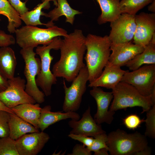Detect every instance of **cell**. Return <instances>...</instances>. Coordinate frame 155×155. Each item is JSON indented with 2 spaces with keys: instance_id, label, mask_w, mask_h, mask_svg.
I'll list each match as a JSON object with an SVG mask.
<instances>
[{
  "instance_id": "cell-8",
  "label": "cell",
  "mask_w": 155,
  "mask_h": 155,
  "mask_svg": "<svg viewBox=\"0 0 155 155\" xmlns=\"http://www.w3.org/2000/svg\"><path fill=\"white\" fill-rule=\"evenodd\" d=\"M88 78L86 65L72 81L70 86H67L64 79L63 84L65 95L62 108L64 112H76L79 109L83 96L86 89Z\"/></svg>"
},
{
  "instance_id": "cell-2",
  "label": "cell",
  "mask_w": 155,
  "mask_h": 155,
  "mask_svg": "<svg viewBox=\"0 0 155 155\" xmlns=\"http://www.w3.org/2000/svg\"><path fill=\"white\" fill-rule=\"evenodd\" d=\"M111 45L108 35L102 37L89 34L86 37V53L84 58L88 72L89 83L99 77L108 62Z\"/></svg>"
},
{
  "instance_id": "cell-20",
  "label": "cell",
  "mask_w": 155,
  "mask_h": 155,
  "mask_svg": "<svg viewBox=\"0 0 155 155\" xmlns=\"http://www.w3.org/2000/svg\"><path fill=\"white\" fill-rule=\"evenodd\" d=\"M41 108L40 104L37 103L22 104L11 109L17 116L39 129L38 121Z\"/></svg>"
},
{
  "instance_id": "cell-31",
  "label": "cell",
  "mask_w": 155,
  "mask_h": 155,
  "mask_svg": "<svg viewBox=\"0 0 155 155\" xmlns=\"http://www.w3.org/2000/svg\"><path fill=\"white\" fill-rule=\"evenodd\" d=\"M10 114L7 111L0 110V137L9 136Z\"/></svg>"
},
{
  "instance_id": "cell-5",
  "label": "cell",
  "mask_w": 155,
  "mask_h": 155,
  "mask_svg": "<svg viewBox=\"0 0 155 155\" xmlns=\"http://www.w3.org/2000/svg\"><path fill=\"white\" fill-rule=\"evenodd\" d=\"M15 33L16 42L22 49L34 48L39 45H47L55 37H64L68 34L65 29L55 25L46 28L26 25L17 28Z\"/></svg>"
},
{
  "instance_id": "cell-42",
  "label": "cell",
  "mask_w": 155,
  "mask_h": 155,
  "mask_svg": "<svg viewBox=\"0 0 155 155\" xmlns=\"http://www.w3.org/2000/svg\"><path fill=\"white\" fill-rule=\"evenodd\" d=\"M150 42L155 44V32L152 35Z\"/></svg>"
},
{
  "instance_id": "cell-33",
  "label": "cell",
  "mask_w": 155,
  "mask_h": 155,
  "mask_svg": "<svg viewBox=\"0 0 155 155\" xmlns=\"http://www.w3.org/2000/svg\"><path fill=\"white\" fill-rule=\"evenodd\" d=\"M68 136L72 139L82 143L87 148H88L91 146L94 140V138L93 137L84 135L69 133Z\"/></svg>"
},
{
  "instance_id": "cell-1",
  "label": "cell",
  "mask_w": 155,
  "mask_h": 155,
  "mask_svg": "<svg viewBox=\"0 0 155 155\" xmlns=\"http://www.w3.org/2000/svg\"><path fill=\"white\" fill-rule=\"evenodd\" d=\"M62 39L59 61L53 65L52 73L57 78L72 82L86 65L83 62L86 51V37L81 30L76 29Z\"/></svg>"
},
{
  "instance_id": "cell-38",
  "label": "cell",
  "mask_w": 155,
  "mask_h": 155,
  "mask_svg": "<svg viewBox=\"0 0 155 155\" xmlns=\"http://www.w3.org/2000/svg\"><path fill=\"white\" fill-rule=\"evenodd\" d=\"M151 153V151L150 148L148 147L146 148L139 152L136 155H149Z\"/></svg>"
},
{
  "instance_id": "cell-12",
  "label": "cell",
  "mask_w": 155,
  "mask_h": 155,
  "mask_svg": "<svg viewBox=\"0 0 155 155\" xmlns=\"http://www.w3.org/2000/svg\"><path fill=\"white\" fill-rule=\"evenodd\" d=\"M90 93L97 104V111L94 117L96 122L98 125L104 123L111 124L113 120L115 113V112L108 110L113 97L112 92H105L100 87H94L90 90Z\"/></svg>"
},
{
  "instance_id": "cell-23",
  "label": "cell",
  "mask_w": 155,
  "mask_h": 155,
  "mask_svg": "<svg viewBox=\"0 0 155 155\" xmlns=\"http://www.w3.org/2000/svg\"><path fill=\"white\" fill-rule=\"evenodd\" d=\"M96 0L100 7L101 13L97 20L101 25L111 22L117 18L121 14L119 9L120 0Z\"/></svg>"
},
{
  "instance_id": "cell-22",
  "label": "cell",
  "mask_w": 155,
  "mask_h": 155,
  "mask_svg": "<svg viewBox=\"0 0 155 155\" xmlns=\"http://www.w3.org/2000/svg\"><path fill=\"white\" fill-rule=\"evenodd\" d=\"M56 7L48 13H45L44 16L49 18L50 22L57 21L61 16L66 18L65 21L72 25L73 24L75 16L82 12L72 8L67 0H56Z\"/></svg>"
},
{
  "instance_id": "cell-9",
  "label": "cell",
  "mask_w": 155,
  "mask_h": 155,
  "mask_svg": "<svg viewBox=\"0 0 155 155\" xmlns=\"http://www.w3.org/2000/svg\"><path fill=\"white\" fill-rule=\"evenodd\" d=\"M121 81L132 85L142 95L148 96L155 88V64L144 65L135 70L127 71Z\"/></svg>"
},
{
  "instance_id": "cell-17",
  "label": "cell",
  "mask_w": 155,
  "mask_h": 155,
  "mask_svg": "<svg viewBox=\"0 0 155 155\" xmlns=\"http://www.w3.org/2000/svg\"><path fill=\"white\" fill-rule=\"evenodd\" d=\"M127 71L108 62L101 74L94 81L89 83L88 86L91 88L98 87L112 89L121 81Z\"/></svg>"
},
{
  "instance_id": "cell-30",
  "label": "cell",
  "mask_w": 155,
  "mask_h": 155,
  "mask_svg": "<svg viewBox=\"0 0 155 155\" xmlns=\"http://www.w3.org/2000/svg\"><path fill=\"white\" fill-rule=\"evenodd\" d=\"M94 137L92 144L90 147H87L90 151L95 152L100 149L104 148L108 150L107 145L108 137L106 132L98 134Z\"/></svg>"
},
{
  "instance_id": "cell-3",
  "label": "cell",
  "mask_w": 155,
  "mask_h": 155,
  "mask_svg": "<svg viewBox=\"0 0 155 155\" xmlns=\"http://www.w3.org/2000/svg\"><path fill=\"white\" fill-rule=\"evenodd\" d=\"M113 100L109 110L115 112L128 108L138 106L143 112H147L155 104V97L151 94L144 96L132 85L121 81L112 89Z\"/></svg>"
},
{
  "instance_id": "cell-21",
  "label": "cell",
  "mask_w": 155,
  "mask_h": 155,
  "mask_svg": "<svg viewBox=\"0 0 155 155\" xmlns=\"http://www.w3.org/2000/svg\"><path fill=\"white\" fill-rule=\"evenodd\" d=\"M9 122V136L16 140L23 135L40 131L39 129L13 113H10Z\"/></svg>"
},
{
  "instance_id": "cell-25",
  "label": "cell",
  "mask_w": 155,
  "mask_h": 155,
  "mask_svg": "<svg viewBox=\"0 0 155 155\" xmlns=\"http://www.w3.org/2000/svg\"><path fill=\"white\" fill-rule=\"evenodd\" d=\"M153 64H155V44L150 42L142 52L136 55L125 66L133 71L144 65Z\"/></svg>"
},
{
  "instance_id": "cell-18",
  "label": "cell",
  "mask_w": 155,
  "mask_h": 155,
  "mask_svg": "<svg viewBox=\"0 0 155 155\" xmlns=\"http://www.w3.org/2000/svg\"><path fill=\"white\" fill-rule=\"evenodd\" d=\"M51 110L49 105L41 108L38 123V128L41 131H43L49 126L60 121L68 119L77 120L80 118V115L75 112H53Z\"/></svg>"
},
{
  "instance_id": "cell-16",
  "label": "cell",
  "mask_w": 155,
  "mask_h": 155,
  "mask_svg": "<svg viewBox=\"0 0 155 155\" xmlns=\"http://www.w3.org/2000/svg\"><path fill=\"white\" fill-rule=\"evenodd\" d=\"M68 124L72 129L70 133L94 137L98 134L106 132L102 129L101 125L97 124L92 117L89 106L80 119L77 120L71 119Z\"/></svg>"
},
{
  "instance_id": "cell-13",
  "label": "cell",
  "mask_w": 155,
  "mask_h": 155,
  "mask_svg": "<svg viewBox=\"0 0 155 155\" xmlns=\"http://www.w3.org/2000/svg\"><path fill=\"white\" fill-rule=\"evenodd\" d=\"M136 29L133 43L144 47L155 32V13L142 12L135 15Z\"/></svg>"
},
{
  "instance_id": "cell-14",
  "label": "cell",
  "mask_w": 155,
  "mask_h": 155,
  "mask_svg": "<svg viewBox=\"0 0 155 155\" xmlns=\"http://www.w3.org/2000/svg\"><path fill=\"white\" fill-rule=\"evenodd\" d=\"M50 137L41 131L25 134L16 140L19 155H36L42 149Z\"/></svg>"
},
{
  "instance_id": "cell-40",
  "label": "cell",
  "mask_w": 155,
  "mask_h": 155,
  "mask_svg": "<svg viewBox=\"0 0 155 155\" xmlns=\"http://www.w3.org/2000/svg\"><path fill=\"white\" fill-rule=\"evenodd\" d=\"M0 110L5 111L10 113H14L11 109L6 106L0 100Z\"/></svg>"
},
{
  "instance_id": "cell-27",
  "label": "cell",
  "mask_w": 155,
  "mask_h": 155,
  "mask_svg": "<svg viewBox=\"0 0 155 155\" xmlns=\"http://www.w3.org/2000/svg\"><path fill=\"white\" fill-rule=\"evenodd\" d=\"M153 0H121L119 9L122 13L135 15L140 10L150 4Z\"/></svg>"
},
{
  "instance_id": "cell-26",
  "label": "cell",
  "mask_w": 155,
  "mask_h": 155,
  "mask_svg": "<svg viewBox=\"0 0 155 155\" xmlns=\"http://www.w3.org/2000/svg\"><path fill=\"white\" fill-rule=\"evenodd\" d=\"M0 14L6 16L8 20L7 30L14 33L22 24L20 14L11 5L8 0H0Z\"/></svg>"
},
{
  "instance_id": "cell-32",
  "label": "cell",
  "mask_w": 155,
  "mask_h": 155,
  "mask_svg": "<svg viewBox=\"0 0 155 155\" xmlns=\"http://www.w3.org/2000/svg\"><path fill=\"white\" fill-rule=\"evenodd\" d=\"M144 121L145 120L141 119L135 114L129 115L123 119L124 125L127 129L130 130L137 129Z\"/></svg>"
},
{
  "instance_id": "cell-19",
  "label": "cell",
  "mask_w": 155,
  "mask_h": 155,
  "mask_svg": "<svg viewBox=\"0 0 155 155\" xmlns=\"http://www.w3.org/2000/svg\"><path fill=\"white\" fill-rule=\"evenodd\" d=\"M17 64L14 51L9 46L0 48V73L7 80L14 76Z\"/></svg>"
},
{
  "instance_id": "cell-24",
  "label": "cell",
  "mask_w": 155,
  "mask_h": 155,
  "mask_svg": "<svg viewBox=\"0 0 155 155\" xmlns=\"http://www.w3.org/2000/svg\"><path fill=\"white\" fill-rule=\"evenodd\" d=\"M52 1L55 5L56 0H42V3L39 4L33 10L28 11L23 14L20 15L21 20L23 21L26 25L36 26L38 25H44L47 27L54 25L53 22L50 21L47 23H42L40 20L41 16H44L45 13L42 11L43 9L49 8V2Z\"/></svg>"
},
{
  "instance_id": "cell-15",
  "label": "cell",
  "mask_w": 155,
  "mask_h": 155,
  "mask_svg": "<svg viewBox=\"0 0 155 155\" xmlns=\"http://www.w3.org/2000/svg\"><path fill=\"white\" fill-rule=\"evenodd\" d=\"M144 47L131 41L117 44H111L112 51L108 62L120 67L126 64L137 55L141 53Z\"/></svg>"
},
{
  "instance_id": "cell-29",
  "label": "cell",
  "mask_w": 155,
  "mask_h": 155,
  "mask_svg": "<svg viewBox=\"0 0 155 155\" xmlns=\"http://www.w3.org/2000/svg\"><path fill=\"white\" fill-rule=\"evenodd\" d=\"M146 129L144 135L152 138L155 137V104L147 111L145 120Z\"/></svg>"
},
{
  "instance_id": "cell-36",
  "label": "cell",
  "mask_w": 155,
  "mask_h": 155,
  "mask_svg": "<svg viewBox=\"0 0 155 155\" xmlns=\"http://www.w3.org/2000/svg\"><path fill=\"white\" fill-rule=\"evenodd\" d=\"M16 42V40L13 36L5 33L0 37V47L14 44Z\"/></svg>"
},
{
  "instance_id": "cell-6",
  "label": "cell",
  "mask_w": 155,
  "mask_h": 155,
  "mask_svg": "<svg viewBox=\"0 0 155 155\" xmlns=\"http://www.w3.org/2000/svg\"><path fill=\"white\" fill-rule=\"evenodd\" d=\"M62 41L60 36L57 37L49 44L36 47L35 53L40 58L41 69L36 78V83L46 96L51 94L52 86L57 81V78L50 70L51 63L53 58L50 54V51L60 49Z\"/></svg>"
},
{
  "instance_id": "cell-10",
  "label": "cell",
  "mask_w": 155,
  "mask_h": 155,
  "mask_svg": "<svg viewBox=\"0 0 155 155\" xmlns=\"http://www.w3.org/2000/svg\"><path fill=\"white\" fill-rule=\"evenodd\" d=\"M6 89L0 92V100L7 107L11 109L25 103L35 104L34 100L25 91L26 81L20 77L8 80Z\"/></svg>"
},
{
  "instance_id": "cell-35",
  "label": "cell",
  "mask_w": 155,
  "mask_h": 155,
  "mask_svg": "<svg viewBox=\"0 0 155 155\" xmlns=\"http://www.w3.org/2000/svg\"><path fill=\"white\" fill-rule=\"evenodd\" d=\"M92 152L90 151L85 146L80 144H76L73 147L71 153L68 155H91Z\"/></svg>"
},
{
  "instance_id": "cell-7",
  "label": "cell",
  "mask_w": 155,
  "mask_h": 155,
  "mask_svg": "<svg viewBox=\"0 0 155 155\" xmlns=\"http://www.w3.org/2000/svg\"><path fill=\"white\" fill-rule=\"evenodd\" d=\"M34 49H22L20 53L25 63L24 73L26 80L25 90L36 103L41 104L45 100L44 94L40 90L36 83V78L41 69L40 59L35 57Z\"/></svg>"
},
{
  "instance_id": "cell-11",
  "label": "cell",
  "mask_w": 155,
  "mask_h": 155,
  "mask_svg": "<svg viewBox=\"0 0 155 155\" xmlns=\"http://www.w3.org/2000/svg\"><path fill=\"white\" fill-rule=\"evenodd\" d=\"M111 30L108 36L112 44L129 42L133 39L136 29L135 15L122 13L110 22Z\"/></svg>"
},
{
  "instance_id": "cell-41",
  "label": "cell",
  "mask_w": 155,
  "mask_h": 155,
  "mask_svg": "<svg viewBox=\"0 0 155 155\" xmlns=\"http://www.w3.org/2000/svg\"><path fill=\"white\" fill-rule=\"evenodd\" d=\"M148 9L149 11L155 13V0H153L151 3L148 7Z\"/></svg>"
},
{
  "instance_id": "cell-37",
  "label": "cell",
  "mask_w": 155,
  "mask_h": 155,
  "mask_svg": "<svg viewBox=\"0 0 155 155\" xmlns=\"http://www.w3.org/2000/svg\"><path fill=\"white\" fill-rule=\"evenodd\" d=\"M8 86V80L0 73V92L5 90Z\"/></svg>"
},
{
  "instance_id": "cell-4",
  "label": "cell",
  "mask_w": 155,
  "mask_h": 155,
  "mask_svg": "<svg viewBox=\"0 0 155 155\" xmlns=\"http://www.w3.org/2000/svg\"><path fill=\"white\" fill-rule=\"evenodd\" d=\"M107 137V145L112 155H136L148 147L146 137L137 131L129 133L118 129Z\"/></svg>"
},
{
  "instance_id": "cell-39",
  "label": "cell",
  "mask_w": 155,
  "mask_h": 155,
  "mask_svg": "<svg viewBox=\"0 0 155 155\" xmlns=\"http://www.w3.org/2000/svg\"><path fill=\"white\" fill-rule=\"evenodd\" d=\"M108 150L106 148H102L99 150L97 151L94 152L95 155H108Z\"/></svg>"
},
{
  "instance_id": "cell-28",
  "label": "cell",
  "mask_w": 155,
  "mask_h": 155,
  "mask_svg": "<svg viewBox=\"0 0 155 155\" xmlns=\"http://www.w3.org/2000/svg\"><path fill=\"white\" fill-rule=\"evenodd\" d=\"M0 155H19L16 140L9 136L0 137Z\"/></svg>"
},
{
  "instance_id": "cell-34",
  "label": "cell",
  "mask_w": 155,
  "mask_h": 155,
  "mask_svg": "<svg viewBox=\"0 0 155 155\" xmlns=\"http://www.w3.org/2000/svg\"><path fill=\"white\" fill-rule=\"evenodd\" d=\"M8 1L20 15H22L29 11V9L26 6L25 2H23L20 0Z\"/></svg>"
}]
</instances>
